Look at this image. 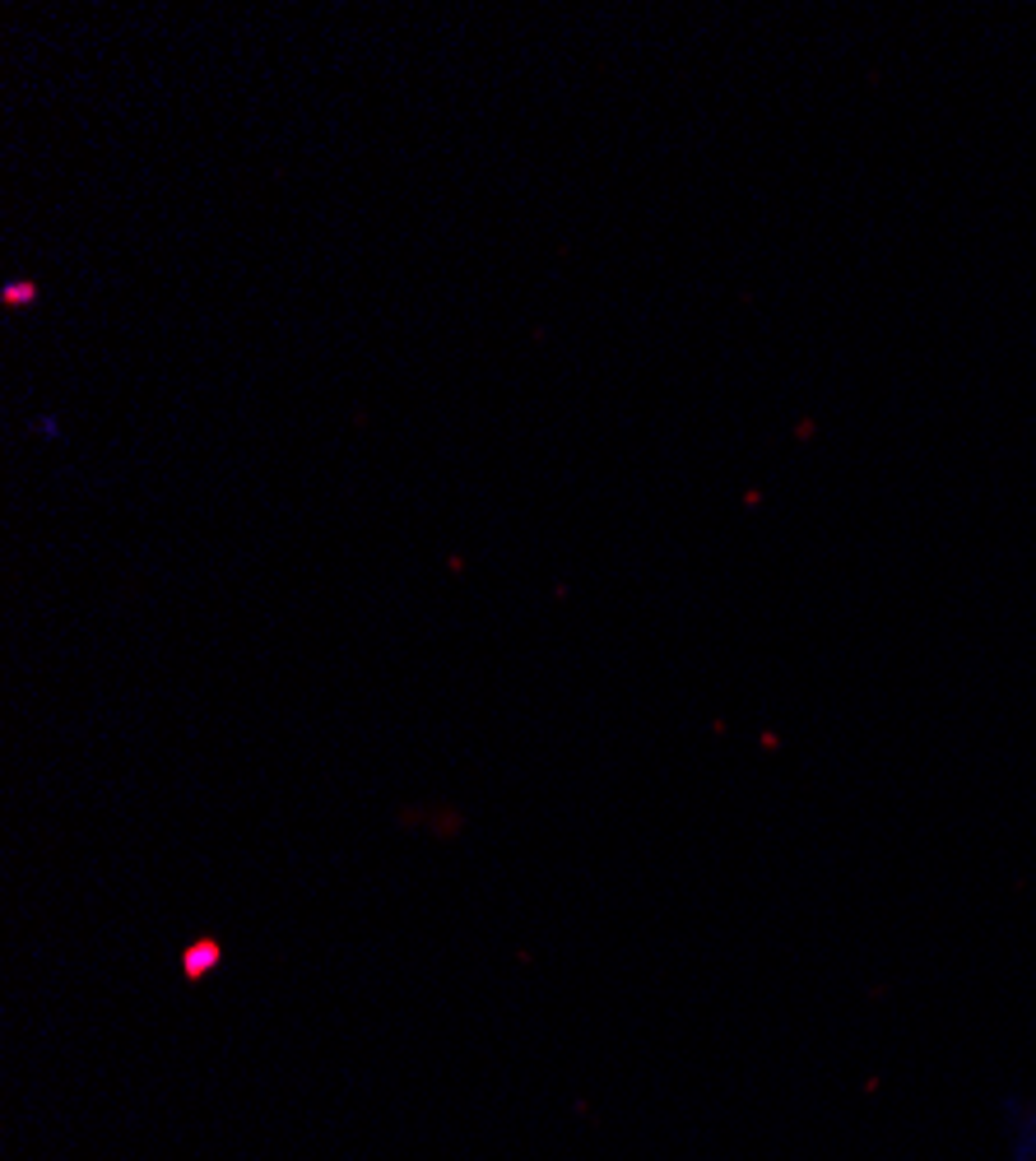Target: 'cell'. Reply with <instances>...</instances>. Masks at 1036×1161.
Here are the masks:
<instances>
[{
	"instance_id": "6da1fadb",
	"label": "cell",
	"mask_w": 1036,
	"mask_h": 1161,
	"mask_svg": "<svg viewBox=\"0 0 1036 1161\" xmlns=\"http://www.w3.org/2000/svg\"><path fill=\"white\" fill-rule=\"evenodd\" d=\"M28 432H38V437H61V427H56L51 414H33V418H28Z\"/></svg>"
}]
</instances>
